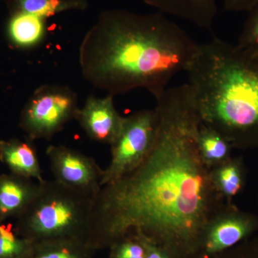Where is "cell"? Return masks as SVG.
<instances>
[{
    "label": "cell",
    "instance_id": "cell-1",
    "mask_svg": "<svg viewBox=\"0 0 258 258\" xmlns=\"http://www.w3.org/2000/svg\"><path fill=\"white\" fill-rule=\"evenodd\" d=\"M155 137L134 170L93 198L86 244L141 236L172 258H199L205 227L225 203L199 152L202 123L187 83L157 98Z\"/></svg>",
    "mask_w": 258,
    "mask_h": 258
},
{
    "label": "cell",
    "instance_id": "cell-2",
    "mask_svg": "<svg viewBox=\"0 0 258 258\" xmlns=\"http://www.w3.org/2000/svg\"><path fill=\"white\" fill-rule=\"evenodd\" d=\"M199 44L165 15L102 12L79 48L85 80L115 96L144 88L155 99L189 67Z\"/></svg>",
    "mask_w": 258,
    "mask_h": 258
},
{
    "label": "cell",
    "instance_id": "cell-3",
    "mask_svg": "<svg viewBox=\"0 0 258 258\" xmlns=\"http://www.w3.org/2000/svg\"><path fill=\"white\" fill-rule=\"evenodd\" d=\"M186 72L204 124L233 149H257L258 61L215 37L199 44Z\"/></svg>",
    "mask_w": 258,
    "mask_h": 258
},
{
    "label": "cell",
    "instance_id": "cell-4",
    "mask_svg": "<svg viewBox=\"0 0 258 258\" xmlns=\"http://www.w3.org/2000/svg\"><path fill=\"white\" fill-rule=\"evenodd\" d=\"M40 185L37 196L16 218V233L35 244L55 240L86 242L93 198L54 179Z\"/></svg>",
    "mask_w": 258,
    "mask_h": 258
},
{
    "label": "cell",
    "instance_id": "cell-5",
    "mask_svg": "<svg viewBox=\"0 0 258 258\" xmlns=\"http://www.w3.org/2000/svg\"><path fill=\"white\" fill-rule=\"evenodd\" d=\"M76 93L66 86L43 85L35 90L24 107L20 127L30 140H50L76 118Z\"/></svg>",
    "mask_w": 258,
    "mask_h": 258
},
{
    "label": "cell",
    "instance_id": "cell-6",
    "mask_svg": "<svg viewBox=\"0 0 258 258\" xmlns=\"http://www.w3.org/2000/svg\"><path fill=\"white\" fill-rule=\"evenodd\" d=\"M155 110L144 109L125 118L119 135L111 144V158L101 185L114 182L137 169L146 159L155 137Z\"/></svg>",
    "mask_w": 258,
    "mask_h": 258
},
{
    "label": "cell",
    "instance_id": "cell-7",
    "mask_svg": "<svg viewBox=\"0 0 258 258\" xmlns=\"http://www.w3.org/2000/svg\"><path fill=\"white\" fill-rule=\"evenodd\" d=\"M258 232V215L225 203L209 220L202 239L199 258H208L235 247Z\"/></svg>",
    "mask_w": 258,
    "mask_h": 258
},
{
    "label": "cell",
    "instance_id": "cell-8",
    "mask_svg": "<svg viewBox=\"0 0 258 258\" xmlns=\"http://www.w3.org/2000/svg\"><path fill=\"white\" fill-rule=\"evenodd\" d=\"M46 155L56 181L90 198L99 192L104 169L93 157L64 145L49 146Z\"/></svg>",
    "mask_w": 258,
    "mask_h": 258
},
{
    "label": "cell",
    "instance_id": "cell-9",
    "mask_svg": "<svg viewBox=\"0 0 258 258\" xmlns=\"http://www.w3.org/2000/svg\"><path fill=\"white\" fill-rule=\"evenodd\" d=\"M113 97L89 96L76 113L75 119L94 142L111 145L121 131L125 118L117 111Z\"/></svg>",
    "mask_w": 258,
    "mask_h": 258
},
{
    "label": "cell",
    "instance_id": "cell-10",
    "mask_svg": "<svg viewBox=\"0 0 258 258\" xmlns=\"http://www.w3.org/2000/svg\"><path fill=\"white\" fill-rule=\"evenodd\" d=\"M40 183L10 172L0 175V223L18 218L37 196Z\"/></svg>",
    "mask_w": 258,
    "mask_h": 258
},
{
    "label": "cell",
    "instance_id": "cell-11",
    "mask_svg": "<svg viewBox=\"0 0 258 258\" xmlns=\"http://www.w3.org/2000/svg\"><path fill=\"white\" fill-rule=\"evenodd\" d=\"M32 141L18 139L0 141V161L10 172L41 183L45 181L36 148Z\"/></svg>",
    "mask_w": 258,
    "mask_h": 258
},
{
    "label": "cell",
    "instance_id": "cell-12",
    "mask_svg": "<svg viewBox=\"0 0 258 258\" xmlns=\"http://www.w3.org/2000/svg\"><path fill=\"white\" fill-rule=\"evenodd\" d=\"M164 15L187 20L199 28L211 30L217 15L216 0H143Z\"/></svg>",
    "mask_w": 258,
    "mask_h": 258
},
{
    "label": "cell",
    "instance_id": "cell-13",
    "mask_svg": "<svg viewBox=\"0 0 258 258\" xmlns=\"http://www.w3.org/2000/svg\"><path fill=\"white\" fill-rule=\"evenodd\" d=\"M210 179L217 193L224 201L233 203L247 181V168L243 157H232L210 169Z\"/></svg>",
    "mask_w": 258,
    "mask_h": 258
},
{
    "label": "cell",
    "instance_id": "cell-14",
    "mask_svg": "<svg viewBox=\"0 0 258 258\" xmlns=\"http://www.w3.org/2000/svg\"><path fill=\"white\" fill-rule=\"evenodd\" d=\"M46 20L23 12L12 11L8 23L10 39L20 47L38 45L46 34Z\"/></svg>",
    "mask_w": 258,
    "mask_h": 258
},
{
    "label": "cell",
    "instance_id": "cell-15",
    "mask_svg": "<svg viewBox=\"0 0 258 258\" xmlns=\"http://www.w3.org/2000/svg\"><path fill=\"white\" fill-rule=\"evenodd\" d=\"M198 148L200 156L210 169L230 159L232 147L215 129L202 122L199 128Z\"/></svg>",
    "mask_w": 258,
    "mask_h": 258
},
{
    "label": "cell",
    "instance_id": "cell-16",
    "mask_svg": "<svg viewBox=\"0 0 258 258\" xmlns=\"http://www.w3.org/2000/svg\"><path fill=\"white\" fill-rule=\"evenodd\" d=\"M11 11L23 12L47 19L71 10H86L88 0H9Z\"/></svg>",
    "mask_w": 258,
    "mask_h": 258
},
{
    "label": "cell",
    "instance_id": "cell-17",
    "mask_svg": "<svg viewBox=\"0 0 258 258\" xmlns=\"http://www.w3.org/2000/svg\"><path fill=\"white\" fill-rule=\"evenodd\" d=\"M91 250L83 241H48L35 244L30 258H89Z\"/></svg>",
    "mask_w": 258,
    "mask_h": 258
},
{
    "label": "cell",
    "instance_id": "cell-18",
    "mask_svg": "<svg viewBox=\"0 0 258 258\" xmlns=\"http://www.w3.org/2000/svg\"><path fill=\"white\" fill-rule=\"evenodd\" d=\"M12 225L0 223V258H30L35 243L15 235Z\"/></svg>",
    "mask_w": 258,
    "mask_h": 258
},
{
    "label": "cell",
    "instance_id": "cell-19",
    "mask_svg": "<svg viewBox=\"0 0 258 258\" xmlns=\"http://www.w3.org/2000/svg\"><path fill=\"white\" fill-rule=\"evenodd\" d=\"M248 13L236 46L258 61V3Z\"/></svg>",
    "mask_w": 258,
    "mask_h": 258
},
{
    "label": "cell",
    "instance_id": "cell-20",
    "mask_svg": "<svg viewBox=\"0 0 258 258\" xmlns=\"http://www.w3.org/2000/svg\"><path fill=\"white\" fill-rule=\"evenodd\" d=\"M132 235L133 238L125 237L111 244V258H145L143 243L137 236Z\"/></svg>",
    "mask_w": 258,
    "mask_h": 258
},
{
    "label": "cell",
    "instance_id": "cell-21",
    "mask_svg": "<svg viewBox=\"0 0 258 258\" xmlns=\"http://www.w3.org/2000/svg\"><path fill=\"white\" fill-rule=\"evenodd\" d=\"M208 258H258V237L247 239L232 248Z\"/></svg>",
    "mask_w": 258,
    "mask_h": 258
},
{
    "label": "cell",
    "instance_id": "cell-22",
    "mask_svg": "<svg viewBox=\"0 0 258 258\" xmlns=\"http://www.w3.org/2000/svg\"><path fill=\"white\" fill-rule=\"evenodd\" d=\"M225 9L230 12H248L258 0H222Z\"/></svg>",
    "mask_w": 258,
    "mask_h": 258
},
{
    "label": "cell",
    "instance_id": "cell-23",
    "mask_svg": "<svg viewBox=\"0 0 258 258\" xmlns=\"http://www.w3.org/2000/svg\"><path fill=\"white\" fill-rule=\"evenodd\" d=\"M133 235H135V234H133ZM135 235L138 237L139 240L142 241L144 247H145V258H172L169 254L166 253L165 251L159 248L157 245L146 240L144 237L137 235Z\"/></svg>",
    "mask_w": 258,
    "mask_h": 258
},
{
    "label": "cell",
    "instance_id": "cell-24",
    "mask_svg": "<svg viewBox=\"0 0 258 258\" xmlns=\"http://www.w3.org/2000/svg\"><path fill=\"white\" fill-rule=\"evenodd\" d=\"M257 215H258V213H257Z\"/></svg>",
    "mask_w": 258,
    "mask_h": 258
}]
</instances>
